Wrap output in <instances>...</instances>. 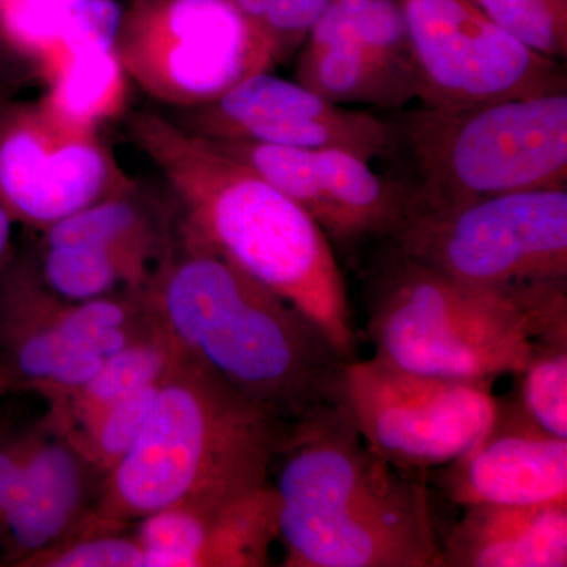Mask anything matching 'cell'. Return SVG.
I'll return each mask as SVG.
<instances>
[{
    "instance_id": "6da1fadb",
    "label": "cell",
    "mask_w": 567,
    "mask_h": 567,
    "mask_svg": "<svg viewBox=\"0 0 567 567\" xmlns=\"http://www.w3.org/2000/svg\"><path fill=\"white\" fill-rule=\"evenodd\" d=\"M130 134L181 203L185 244L221 254L311 319L347 361L358 358L333 245L300 205L215 142L156 112L134 115Z\"/></svg>"
},
{
    "instance_id": "4dcf8cb0",
    "label": "cell",
    "mask_w": 567,
    "mask_h": 567,
    "mask_svg": "<svg viewBox=\"0 0 567 567\" xmlns=\"http://www.w3.org/2000/svg\"><path fill=\"white\" fill-rule=\"evenodd\" d=\"M11 224L13 218L0 200V276L9 268L11 254Z\"/></svg>"
},
{
    "instance_id": "7c38bea8",
    "label": "cell",
    "mask_w": 567,
    "mask_h": 567,
    "mask_svg": "<svg viewBox=\"0 0 567 567\" xmlns=\"http://www.w3.org/2000/svg\"><path fill=\"white\" fill-rule=\"evenodd\" d=\"M210 141L300 205L342 254L385 244L405 219L404 183L380 177L354 153Z\"/></svg>"
},
{
    "instance_id": "3957f363",
    "label": "cell",
    "mask_w": 567,
    "mask_h": 567,
    "mask_svg": "<svg viewBox=\"0 0 567 567\" xmlns=\"http://www.w3.org/2000/svg\"><path fill=\"white\" fill-rule=\"evenodd\" d=\"M286 567H442L423 475L375 454L342 406L297 425L276 457Z\"/></svg>"
},
{
    "instance_id": "f546056e",
    "label": "cell",
    "mask_w": 567,
    "mask_h": 567,
    "mask_svg": "<svg viewBox=\"0 0 567 567\" xmlns=\"http://www.w3.org/2000/svg\"><path fill=\"white\" fill-rule=\"evenodd\" d=\"M35 432L18 435L0 432V528L17 494Z\"/></svg>"
},
{
    "instance_id": "484cf974",
    "label": "cell",
    "mask_w": 567,
    "mask_h": 567,
    "mask_svg": "<svg viewBox=\"0 0 567 567\" xmlns=\"http://www.w3.org/2000/svg\"><path fill=\"white\" fill-rule=\"evenodd\" d=\"M517 377L516 399L525 413L548 434L567 440V341L540 344Z\"/></svg>"
},
{
    "instance_id": "8992f818",
    "label": "cell",
    "mask_w": 567,
    "mask_h": 567,
    "mask_svg": "<svg viewBox=\"0 0 567 567\" xmlns=\"http://www.w3.org/2000/svg\"><path fill=\"white\" fill-rule=\"evenodd\" d=\"M391 148L409 163V210H443L499 194L563 189L567 93L473 104H421L390 121Z\"/></svg>"
},
{
    "instance_id": "e0dca14e",
    "label": "cell",
    "mask_w": 567,
    "mask_h": 567,
    "mask_svg": "<svg viewBox=\"0 0 567 567\" xmlns=\"http://www.w3.org/2000/svg\"><path fill=\"white\" fill-rule=\"evenodd\" d=\"M39 274L28 267L0 276V361L48 404L73 393L103 363L92 350L71 341L52 323L41 305Z\"/></svg>"
},
{
    "instance_id": "1f68e13d",
    "label": "cell",
    "mask_w": 567,
    "mask_h": 567,
    "mask_svg": "<svg viewBox=\"0 0 567 567\" xmlns=\"http://www.w3.org/2000/svg\"><path fill=\"white\" fill-rule=\"evenodd\" d=\"M270 2L271 0H235V3L240 7V10L256 25L259 24L260 18L264 17L265 10L270 6Z\"/></svg>"
},
{
    "instance_id": "30bf717a",
    "label": "cell",
    "mask_w": 567,
    "mask_h": 567,
    "mask_svg": "<svg viewBox=\"0 0 567 567\" xmlns=\"http://www.w3.org/2000/svg\"><path fill=\"white\" fill-rule=\"evenodd\" d=\"M420 73L421 104L465 107L566 91L559 62L488 20L475 0H395Z\"/></svg>"
},
{
    "instance_id": "ac0fdd59",
    "label": "cell",
    "mask_w": 567,
    "mask_h": 567,
    "mask_svg": "<svg viewBox=\"0 0 567 567\" xmlns=\"http://www.w3.org/2000/svg\"><path fill=\"white\" fill-rule=\"evenodd\" d=\"M464 509L442 544V567L567 566V499Z\"/></svg>"
},
{
    "instance_id": "9c48e42d",
    "label": "cell",
    "mask_w": 567,
    "mask_h": 567,
    "mask_svg": "<svg viewBox=\"0 0 567 567\" xmlns=\"http://www.w3.org/2000/svg\"><path fill=\"white\" fill-rule=\"evenodd\" d=\"M492 383L353 358L342 369L339 405L383 461L423 475L464 456L486 434L498 406Z\"/></svg>"
},
{
    "instance_id": "5b68a950",
    "label": "cell",
    "mask_w": 567,
    "mask_h": 567,
    "mask_svg": "<svg viewBox=\"0 0 567 567\" xmlns=\"http://www.w3.org/2000/svg\"><path fill=\"white\" fill-rule=\"evenodd\" d=\"M365 287L374 357L417 374L517 375L546 342L567 341V281L484 287L379 245Z\"/></svg>"
},
{
    "instance_id": "603a6c76",
    "label": "cell",
    "mask_w": 567,
    "mask_h": 567,
    "mask_svg": "<svg viewBox=\"0 0 567 567\" xmlns=\"http://www.w3.org/2000/svg\"><path fill=\"white\" fill-rule=\"evenodd\" d=\"M134 193V192H133ZM133 193L107 197L43 230V246L92 245L155 257L158 234Z\"/></svg>"
},
{
    "instance_id": "f1b7e54d",
    "label": "cell",
    "mask_w": 567,
    "mask_h": 567,
    "mask_svg": "<svg viewBox=\"0 0 567 567\" xmlns=\"http://www.w3.org/2000/svg\"><path fill=\"white\" fill-rule=\"evenodd\" d=\"M333 0H271L259 28L274 62L292 58Z\"/></svg>"
},
{
    "instance_id": "9a60e30c",
    "label": "cell",
    "mask_w": 567,
    "mask_h": 567,
    "mask_svg": "<svg viewBox=\"0 0 567 567\" xmlns=\"http://www.w3.org/2000/svg\"><path fill=\"white\" fill-rule=\"evenodd\" d=\"M145 567H264L279 537L274 484L218 503H177L141 518Z\"/></svg>"
},
{
    "instance_id": "5bb4252c",
    "label": "cell",
    "mask_w": 567,
    "mask_h": 567,
    "mask_svg": "<svg viewBox=\"0 0 567 567\" xmlns=\"http://www.w3.org/2000/svg\"><path fill=\"white\" fill-rule=\"evenodd\" d=\"M434 483L461 506L561 502L567 499V440L539 427L517 399H498L486 434L464 456L434 470Z\"/></svg>"
},
{
    "instance_id": "277c9868",
    "label": "cell",
    "mask_w": 567,
    "mask_h": 567,
    "mask_svg": "<svg viewBox=\"0 0 567 567\" xmlns=\"http://www.w3.org/2000/svg\"><path fill=\"white\" fill-rule=\"evenodd\" d=\"M292 429L183 350L140 439L71 533L123 532L177 503H218L270 483Z\"/></svg>"
},
{
    "instance_id": "4fadbf2b",
    "label": "cell",
    "mask_w": 567,
    "mask_h": 567,
    "mask_svg": "<svg viewBox=\"0 0 567 567\" xmlns=\"http://www.w3.org/2000/svg\"><path fill=\"white\" fill-rule=\"evenodd\" d=\"M188 132L216 141L339 148L371 163L390 152V121L324 100L270 71L251 74L218 99L186 111Z\"/></svg>"
},
{
    "instance_id": "ba28073f",
    "label": "cell",
    "mask_w": 567,
    "mask_h": 567,
    "mask_svg": "<svg viewBox=\"0 0 567 567\" xmlns=\"http://www.w3.org/2000/svg\"><path fill=\"white\" fill-rule=\"evenodd\" d=\"M117 54L137 87L185 111L275 63L235 0H133L122 13Z\"/></svg>"
},
{
    "instance_id": "7a4b0ae2",
    "label": "cell",
    "mask_w": 567,
    "mask_h": 567,
    "mask_svg": "<svg viewBox=\"0 0 567 567\" xmlns=\"http://www.w3.org/2000/svg\"><path fill=\"white\" fill-rule=\"evenodd\" d=\"M144 290L186 353L289 427L339 406L346 358L303 312L221 254L185 244Z\"/></svg>"
},
{
    "instance_id": "ffe728a7",
    "label": "cell",
    "mask_w": 567,
    "mask_h": 567,
    "mask_svg": "<svg viewBox=\"0 0 567 567\" xmlns=\"http://www.w3.org/2000/svg\"><path fill=\"white\" fill-rule=\"evenodd\" d=\"M48 92L39 103L55 121L96 132L126 104L128 76L117 48H81L52 59L43 70Z\"/></svg>"
},
{
    "instance_id": "d6a6232c",
    "label": "cell",
    "mask_w": 567,
    "mask_h": 567,
    "mask_svg": "<svg viewBox=\"0 0 567 567\" xmlns=\"http://www.w3.org/2000/svg\"><path fill=\"white\" fill-rule=\"evenodd\" d=\"M13 390H18L17 379L11 374L10 369L0 361V399Z\"/></svg>"
},
{
    "instance_id": "83f0119b",
    "label": "cell",
    "mask_w": 567,
    "mask_h": 567,
    "mask_svg": "<svg viewBox=\"0 0 567 567\" xmlns=\"http://www.w3.org/2000/svg\"><path fill=\"white\" fill-rule=\"evenodd\" d=\"M20 567H145L136 536L121 532L71 533Z\"/></svg>"
},
{
    "instance_id": "52a82bcc",
    "label": "cell",
    "mask_w": 567,
    "mask_h": 567,
    "mask_svg": "<svg viewBox=\"0 0 567 567\" xmlns=\"http://www.w3.org/2000/svg\"><path fill=\"white\" fill-rule=\"evenodd\" d=\"M385 244L436 274L475 286L567 281V192L529 189L406 212Z\"/></svg>"
},
{
    "instance_id": "44dd1931",
    "label": "cell",
    "mask_w": 567,
    "mask_h": 567,
    "mask_svg": "<svg viewBox=\"0 0 567 567\" xmlns=\"http://www.w3.org/2000/svg\"><path fill=\"white\" fill-rule=\"evenodd\" d=\"M182 353V347L158 319L151 331L104 358L84 385L50 404L43 424L55 434H65L123 395L163 380Z\"/></svg>"
},
{
    "instance_id": "7402d4cb",
    "label": "cell",
    "mask_w": 567,
    "mask_h": 567,
    "mask_svg": "<svg viewBox=\"0 0 567 567\" xmlns=\"http://www.w3.org/2000/svg\"><path fill=\"white\" fill-rule=\"evenodd\" d=\"M152 257L92 245L43 246L39 274L52 293L69 301L92 300L121 286L144 290Z\"/></svg>"
},
{
    "instance_id": "4316f807",
    "label": "cell",
    "mask_w": 567,
    "mask_h": 567,
    "mask_svg": "<svg viewBox=\"0 0 567 567\" xmlns=\"http://www.w3.org/2000/svg\"><path fill=\"white\" fill-rule=\"evenodd\" d=\"M84 2L87 0H0V39L41 66Z\"/></svg>"
},
{
    "instance_id": "d6986e66",
    "label": "cell",
    "mask_w": 567,
    "mask_h": 567,
    "mask_svg": "<svg viewBox=\"0 0 567 567\" xmlns=\"http://www.w3.org/2000/svg\"><path fill=\"white\" fill-rule=\"evenodd\" d=\"M354 0H333L305 43L298 59V82L324 100L391 106L390 96L365 59L353 31Z\"/></svg>"
},
{
    "instance_id": "2e32d148",
    "label": "cell",
    "mask_w": 567,
    "mask_h": 567,
    "mask_svg": "<svg viewBox=\"0 0 567 567\" xmlns=\"http://www.w3.org/2000/svg\"><path fill=\"white\" fill-rule=\"evenodd\" d=\"M93 466L73 446L41 424L35 432L13 502L0 528L3 559L22 561L69 536L87 513Z\"/></svg>"
},
{
    "instance_id": "8fae6325",
    "label": "cell",
    "mask_w": 567,
    "mask_h": 567,
    "mask_svg": "<svg viewBox=\"0 0 567 567\" xmlns=\"http://www.w3.org/2000/svg\"><path fill=\"white\" fill-rule=\"evenodd\" d=\"M133 192L96 132L55 121L40 104L0 111V200L13 221L44 230Z\"/></svg>"
},
{
    "instance_id": "cb8c5ba5",
    "label": "cell",
    "mask_w": 567,
    "mask_h": 567,
    "mask_svg": "<svg viewBox=\"0 0 567 567\" xmlns=\"http://www.w3.org/2000/svg\"><path fill=\"white\" fill-rule=\"evenodd\" d=\"M162 382L163 380H159L123 395L78 427L59 435H62L95 472L107 475L140 439Z\"/></svg>"
},
{
    "instance_id": "d4e9b609",
    "label": "cell",
    "mask_w": 567,
    "mask_h": 567,
    "mask_svg": "<svg viewBox=\"0 0 567 567\" xmlns=\"http://www.w3.org/2000/svg\"><path fill=\"white\" fill-rule=\"evenodd\" d=\"M507 35L536 54L561 61L567 55V0H475Z\"/></svg>"
}]
</instances>
